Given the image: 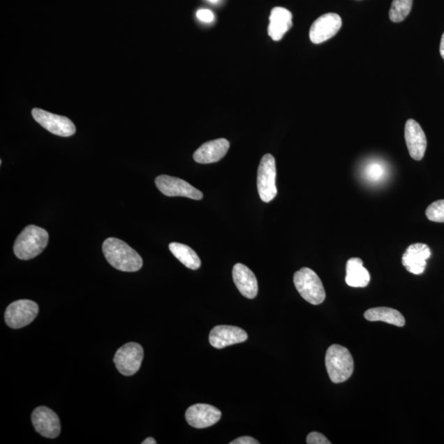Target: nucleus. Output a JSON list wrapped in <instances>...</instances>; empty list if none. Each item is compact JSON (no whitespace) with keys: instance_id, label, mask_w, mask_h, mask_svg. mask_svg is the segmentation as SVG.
Returning <instances> with one entry per match:
<instances>
[{"instance_id":"obj_1","label":"nucleus","mask_w":444,"mask_h":444,"mask_svg":"<svg viewBox=\"0 0 444 444\" xmlns=\"http://www.w3.org/2000/svg\"><path fill=\"white\" fill-rule=\"evenodd\" d=\"M106 260L115 269L133 272L140 270L143 262L140 254L123 240L117 238L106 239L103 245Z\"/></svg>"},{"instance_id":"obj_2","label":"nucleus","mask_w":444,"mask_h":444,"mask_svg":"<svg viewBox=\"0 0 444 444\" xmlns=\"http://www.w3.org/2000/svg\"><path fill=\"white\" fill-rule=\"evenodd\" d=\"M49 234L43 228L34 225L27 226L18 235L13 251L22 260H29L40 256L47 246Z\"/></svg>"},{"instance_id":"obj_3","label":"nucleus","mask_w":444,"mask_h":444,"mask_svg":"<svg viewBox=\"0 0 444 444\" xmlns=\"http://www.w3.org/2000/svg\"><path fill=\"white\" fill-rule=\"evenodd\" d=\"M326 369L331 381L344 383L353 376L354 360L348 349L340 345H332L325 356Z\"/></svg>"},{"instance_id":"obj_4","label":"nucleus","mask_w":444,"mask_h":444,"mask_svg":"<svg viewBox=\"0 0 444 444\" xmlns=\"http://www.w3.org/2000/svg\"><path fill=\"white\" fill-rule=\"evenodd\" d=\"M296 290L307 302L314 305L322 304L326 298L322 281L311 268L303 267L294 275Z\"/></svg>"},{"instance_id":"obj_5","label":"nucleus","mask_w":444,"mask_h":444,"mask_svg":"<svg viewBox=\"0 0 444 444\" xmlns=\"http://www.w3.org/2000/svg\"><path fill=\"white\" fill-rule=\"evenodd\" d=\"M276 161L272 154H266L259 164L258 170L257 187L261 200L265 202L274 200L276 196Z\"/></svg>"},{"instance_id":"obj_6","label":"nucleus","mask_w":444,"mask_h":444,"mask_svg":"<svg viewBox=\"0 0 444 444\" xmlns=\"http://www.w3.org/2000/svg\"><path fill=\"white\" fill-rule=\"evenodd\" d=\"M38 312V304L29 299H20L8 305L4 318L9 327L18 330L30 325Z\"/></svg>"},{"instance_id":"obj_7","label":"nucleus","mask_w":444,"mask_h":444,"mask_svg":"<svg viewBox=\"0 0 444 444\" xmlns=\"http://www.w3.org/2000/svg\"><path fill=\"white\" fill-rule=\"evenodd\" d=\"M143 355L145 353L141 345L136 342H129L115 353L114 363L123 376H132L140 370Z\"/></svg>"},{"instance_id":"obj_8","label":"nucleus","mask_w":444,"mask_h":444,"mask_svg":"<svg viewBox=\"0 0 444 444\" xmlns=\"http://www.w3.org/2000/svg\"><path fill=\"white\" fill-rule=\"evenodd\" d=\"M155 182L157 188L165 196L185 197L194 200H202V193L184 179L163 175H159Z\"/></svg>"},{"instance_id":"obj_9","label":"nucleus","mask_w":444,"mask_h":444,"mask_svg":"<svg viewBox=\"0 0 444 444\" xmlns=\"http://www.w3.org/2000/svg\"><path fill=\"white\" fill-rule=\"evenodd\" d=\"M31 114L40 126L54 135L71 137L76 132L75 126L67 117L50 113L39 108L32 110Z\"/></svg>"},{"instance_id":"obj_10","label":"nucleus","mask_w":444,"mask_h":444,"mask_svg":"<svg viewBox=\"0 0 444 444\" xmlns=\"http://www.w3.org/2000/svg\"><path fill=\"white\" fill-rule=\"evenodd\" d=\"M341 17L336 13H326L314 21L309 31V38L313 44H321L330 40L339 31Z\"/></svg>"},{"instance_id":"obj_11","label":"nucleus","mask_w":444,"mask_h":444,"mask_svg":"<svg viewBox=\"0 0 444 444\" xmlns=\"http://www.w3.org/2000/svg\"><path fill=\"white\" fill-rule=\"evenodd\" d=\"M31 422L36 432L41 436L55 438L59 436L61 425L59 416L45 406L37 407L32 413Z\"/></svg>"},{"instance_id":"obj_12","label":"nucleus","mask_w":444,"mask_h":444,"mask_svg":"<svg viewBox=\"0 0 444 444\" xmlns=\"http://www.w3.org/2000/svg\"><path fill=\"white\" fill-rule=\"evenodd\" d=\"M185 418L192 427L205 429L219 422L221 413L216 407L209 404H195L188 408Z\"/></svg>"},{"instance_id":"obj_13","label":"nucleus","mask_w":444,"mask_h":444,"mask_svg":"<svg viewBox=\"0 0 444 444\" xmlns=\"http://www.w3.org/2000/svg\"><path fill=\"white\" fill-rule=\"evenodd\" d=\"M430 256H431V251L427 244L422 243L410 244L402 256V265L410 274L420 275L424 272L427 265V259Z\"/></svg>"},{"instance_id":"obj_14","label":"nucleus","mask_w":444,"mask_h":444,"mask_svg":"<svg viewBox=\"0 0 444 444\" xmlns=\"http://www.w3.org/2000/svg\"><path fill=\"white\" fill-rule=\"evenodd\" d=\"M405 140L411 158L422 160L427 148V136L422 128L413 119L406 123Z\"/></svg>"},{"instance_id":"obj_15","label":"nucleus","mask_w":444,"mask_h":444,"mask_svg":"<svg viewBox=\"0 0 444 444\" xmlns=\"http://www.w3.org/2000/svg\"><path fill=\"white\" fill-rule=\"evenodd\" d=\"M247 339V332L242 328L228 325L216 326L212 328L209 336L210 344L216 349L242 343Z\"/></svg>"},{"instance_id":"obj_16","label":"nucleus","mask_w":444,"mask_h":444,"mask_svg":"<svg viewBox=\"0 0 444 444\" xmlns=\"http://www.w3.org/2000/svg\"><path fill=\"white\" fill-rule=\"evenodd\" d=\"M229 148L230 142L225 138L207 142L194 152L193 159L200 164L215 163L223 158Z\"/></svg>"},{"instance_id":"obj_17","label":"nucleus","mask_w":444,"mask_h":444,"mask_svg":"<svg viewBox=\"0 0 444 444\" xmlns=\"http://www.w3.org/2000/svg\"><path fill=\"white\" fill-rule=\"evenodd\" d=\"M233 280L242 295L248 299L256 297L258 291V281L253 272L242 263L233 267Z\"/></svg>"},{"instance_id":"obj_18","label":"nucleus","mask_w":444,"mask_h":444,"mask_svg":"<svg viewBox=\"0 0 444 444\" xmlns=\"http://www.w3.org/2000/svg\"><path fill=\"white\" fill-rule=\"evenodd\" d=\"M293 25V13L288 9L281 7L272 9L267 31L272 40H281Z\"/></svg>"},{"instance_id":"obj_19","label":"nucleus","mask_w":444,"mask_h":444,"mask_svg":"<svg viewBox=\"0 0 444 444\" xmlns=\"http://www.w3.org/2000/svg\"><path fill=\"white\" fill-rule=\"evenodd\" d=\"M370 281L369 271L359 258H350L346 262V282L350 288H367Z\"/></svg>"},{"instance_id":"obj_20","label":"nucleus","mask_w":444,"mask_h":444,"mask_svg":"<svg viewBox=\"0 0 444 444\" xmlns=\"http://www.w3.org/2000/svg\"><path fill=\"white\" fill-rule=\"evenodd\" d=\"M364 316L370 322L381 321L397 327H404L406 323L405 318L399 311L387 307L369 309Z\"/></svg>"},{"instance_id":"obj_21","label":"nucleus","mask_w":444,"mask_h":444,"mask_svg":"<svg viewBox=\"0 0 444 444\" xmlns=\"http://www.w3.org/2000/svg\"><path fill=\"white\" fill-rule=\"evenodd\" d=\"M169 249L173 256L189 269L197 270L201 267L200 257L188 245L174 242L170 244Z\"/></svg>"},{"instance_id":"obj_22","label":"nucleus","mask_w":444,"mask_h":444,"mask_svg":"<svg viewBox=\"0 0 444 444\" xmlns=\"http://www.w3.org/2000/svg\"><path fill=\"white\" fill-rule=\"evenodd\" d=\"M413 0H393L390 11V18L393 22L406 20L413 8Z\"/></svg>"},{"instance_id":"obj_23","label":"nucleus","mask_w":444,"mask_h":444,"mask_svg":"<svg viewBox=\"0 0 444 444\" xmlns=\"http://www.w3.org/2000/svg\"><path fill=\"white\" fill-rule=\"evenodd\" d=\"M427 219L434 222H444V200H438L430 205L425 212Z\"/></svg>"},{"instance_id":"obj_24","label":"nucleus","mask_w":444,"mask_h":444,"mask_svg":"<svg viewBox=\"0 0 444 444\" xmlns=\"http://www.w3.org/2000/svg\"><path fill=\"white\" fill-rule=\"evenodd\" d=\"M308 444H330L331 442L323 436V434L318 432H312L309 434L306 438Z\"/></svg>"},{"instance_id":"obj_25","label":"nucleus","mask_w":444,"mask_h":444,"mask_svg":"<svg viewBox=\"0 0 444 444\" xmlns=\"http://www.w3.org/2000/svg\"><path fill=\"white\" fill-rule=\"evenodd\" d=\"M196 16L201 22L210 23L215 20L214 13L209 9H200L196 13Z\"/></svg>"},{"instance_id":"obj_26","label":"nucleus","mask_w":444,"mask_h":444,"mask_svg":"<svg viewBox=\"0 0 444 444\" xmlns=\"http://www.w3.org/2000/svg\"><path fill=\"white\" fill-rule=\"evenodd\" d=\"M369 174L367 175L369 179L377 180L380 179L383 175L382 166L378 164H373L369 168Z\"/></svg>"},{"instance_id":"obj_27","label":"nucleus","mask_w":444,"mask_h":444,"mask_svg":"<svg viewBox=\"0 0 444 444\" xmlns=\"http://www.w3.org/2000/svg\"><path fill=\"white\" fill-rule=\"evenodd\" d=\"M230 444H259V442L256 438L249 436L239 437L235 439L234 441L230 442Z\"/></svg>"},{"instance_id":"obj_28","label":"nucleus","mask_w":444,"mask_h":444,"mask_svg":"<svg viewBox=\"0 0 444 444\" xmlns=\"http://www.w3.org/2000/svg\"><path fill=\"white\" fill-rule=\"evenodd\" d=\"M441 54L442 58L444 59V32L442 36V39L441 43Z\"/></svg>"},{"instance_id":"obj_29","label":"nucleus","mask_w":444,"mask_h":444,"mask_svg":"<svg viewBox=\"0 0 444 444\" xmlns=\"http://www.w3.org/2000/svg\"><path fill=\"white\" fill-rule=\"evenodd\" d=\"M142 444H156V441L154 438H147L145 441L142 443Z\"/></svg>"},{"instance_id":"obj_30","label":"nucleus","mask_w":444,"mask_h":444,"mask_svg":"<svg viewBox=\"0 0 444 444\" xmlns=\"http://www.w3.org/2000/svg\"><path fill=\"white\" fill-rule=\"evenodd\" d=\"M208 1L211 2V3H217L219 1V0H208Z\"/></svg>"}]
</instances>
